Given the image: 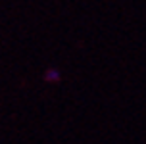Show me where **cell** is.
<instances>
[{"label":"cell","mask_w":146,"mask_h":144,"mask_svg":"<svg viewBox=\"0 0 146 144\" xmlns=\"http://www.w3.org/2000/svg\"><path fill=\"white\" fill-rule=\"evenodd\" d=\"M60 79V73L56 69H48L46 71V81H58Z\"/></svg>","instance_id":"obj_1"}]
</instances>
